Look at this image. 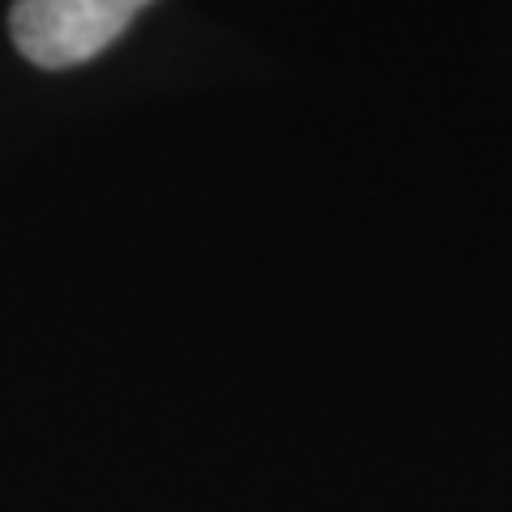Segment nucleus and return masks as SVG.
Segmentation results:
<instances>
[{
    "label": "nucleus",
    "instance_id": "f257e3e1",
    "mask_svg": "<svg viewBox=\"0 0 512 512\" xmlns=\"http://www.w3.org/2000/svg\"><path fill=\"white\" fill-rule=\"evenodd\" d=\"M150 0H13L9 30L39 69H73L116 43Z\"/></svg>",
    "mask_w": 512,
    "mask_h": 512
}]
</instances>
